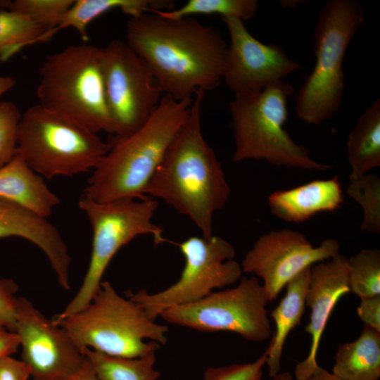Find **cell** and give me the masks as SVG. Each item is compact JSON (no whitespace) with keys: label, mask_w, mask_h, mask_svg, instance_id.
I'll return each instance as SVG.
<instances>
[{"label":"cell","mask_w":380,"mask_h":380,"mask_svg":"<svg viewBox=\"0 0 380 380\" xmlns=\"http://www.w3.org/2000/svg\"><path fill=\"white\" fill-rule=\"evenodd\" d=\"M145 62L163 94L193 99L222 79L227 44L213 27L193 18H169L155 13L131 18L126 42Z\"/></svg>","instance_id":"6da1fadb"},{"label":"cell","mask_w":380,"mask_h":380,"mask_svg":"<svg viewBox=\"0 0 380 380\" xmlns=\"http://www.w3.org/2000/svg\"><path fill=\"white\" fill-rule=\"evenodd\" d=\"M205 91L193 98L189 115L170 145L146 191L189 217L209 239L214 214L227 202L231 189L220 162L204 139L201 108Z\"/></svg>","instance_id":"7a4b0ae2"},{"label":"cell","mask_w":380,"mask_h":380,"mask_svg":"<svg viewBox=\"0 0 380 380\" xmlns=\"http://www.w3.org/2000/svg\"><path fill=\"white\" fill-rule=\"evenodd\" d=\"M192 101L163 94L139 129L109 141L110 148L93 170L83 194L97 202L147 198L146 189L186 121Z\"/></svg>","instance_id":"3957f363"},{"label":"cell","mask_w":380,"mask_h":380,"mask_svg":"<svg viewBox=\"0 0 380 380\" xmlns=\"http://www.w3.org/2000/svg\"><path fill=\"white\" fill-rule=\"evenodd\" d=\"M53 322L76 344L106 355L138 357L167 342L168 328L150 319L130 298L120 296L112 284L102 281L91 302L82 310Z\"/></svg>","instance_id":"277c9868"},{"label":"cell","mask_w":380,"mask_h":380,"mask_svg":"<svg viewBox=\"0 0 380 380\" xmlns=\"http://www.w3.org/2000/svg\"><path fill=\"white\" fill-rule=\"evenodd\" d=\"M364 22L363 8L355 0H330L322 7L313 32L315 66L296 104L303 122L319 125L339 109L346 87L345 54Z\"/></svg>","instance_id":"5b68a950"},{"label":"cell","mask_w":380,"mask_h":380,"mask_svg":"<svg viewBox=\"0 0 380 380\" xmlns=\"http://www.w3.org/2000/svg\"><path fill=\"white\" fill-rule=\"evenodd\" d=\"M37 96L44 109L97 134H113L100 48L70 45L49 55L39 69Z\"/></svg>","instance_id":"8992f818"},{"label":"cell","mask_w":380,"mask_h":380,"mask_svg":"<svg viewBox=\"0 0 380 380\" xmlns=\"http://www.w3.org/2000/svg\"><path fill=\"white\" fill-rule=\"evenodd\" d=\"M293 87L284 80L255 94L234 97L229 103L234 141L233 161L265 160L273 165L310 170H327L331 165L311 158L305 146L284 129L287 102Z\"/></svg>","instance_id":"52a82bcc"},{"label":"cell","mask_w":380,"mask_h":380,"mask_svg":"<svg viewBox=\"0 0 380 380\" xmlns=\"http://www.w3.org/2000/svg\"><path fill=\"white\" fill-rule=\"evenodd\" d=\"M110 146L97 133L39 104L22 114L17 152L42 177L93 171Z\"/></svg>","instance_id":"ba28073f"},{"label":"cell","mask_w":380,"mask_h":380,"mask_svg":"<svg viewBox=\"0 0 380 380\" xmlns=\"http://www.w3.org/2000/svg\"><path fill=\"white\" fill-rule=\"evenodd\" d=\"M78 205L91 227L90 261L77 293L55 318L76 313L91 302L100 289L103 275L114 255L134 238L151 235L156 244L168 241L163 236V228L152 220L158 203L150 197L97 202L82 194Z\"/></svg>","instance_id":"9c48e42d"},{"label":"cell","mask_w":380,"mask_h":380,"mask_svg":"<svg viewBox=\"0 0 380 380\" xmlns=\"http://www.w3.org/2000/svg\"><path fill=\"white\" fill-rule=\"evenodd\" d=\"M177 245L185 259L181 275L174 284L156 293L145 290L128 292L152 320L165 310L200 300L213 292L236 282L241 277V265L233 258L235 250L223 238L191 236Z\"/></svg>","instance_id":"30bf717a"},{"label":"cell","mask_w":380,"mask_h":380,"mask_svg":"<svg viewBox=\"0 0 380 380\" xmlns=\"http://www.w3.org/2000/svg\"><path fill=\"white\" fill-rule=\"evenodd\" d=\"M266 292L255 277H242L234 288L212 292L196 302L163 310L166 322L203 332L229 331L251 341L269 338L272 329Z\"/></svg>","instance_id":"8fae6325"},{"label":"cell","mask_w":380,"mask_h":380,"mask_svg":"<svg viewBox=\"0 0 380 380\" xmlns=\"http://www.w3.org/2000/svg\"><path fill=\"white\" fill-rule=\"evenodd\" d=\"M100 49L113 134L126 137L148 120L163 94L148 65L125 42L114 39Z\"/></svg>","instance_id":"7c38bea8"},{"label":"cell","mask_w":380,"mask_h":380,"mask_svg":"<svg viewBox=\"0 0 380 380\" xmlns=\"http://www.w3.org/2000/svg\"><path fill=\"white\" fill-rule=\"evenodd\" d=\"M340 244L334 239L313 245L301 232L284 228L262 234L245 255L242 272L263 280L269 301L276 299L294 277L313 265L339 254Z\"/></svg>","instance_id":"4fadbf2b"},{"label":"cell","mask_w":380,"mask_h":380,"mask_svg":"<svg viewBox=\"0 0 380 380\" xmlns=\"http://www.w3.org/2000/svg\"><path fill=\"white\" fill-rule=\"evenodd\" d=\"M16 329L22 360L33 380H66L87 358L68 333L23 297L16 298Z\"/></svg>","instance_id":"5bb4252c"},{"label":"cell","mask_w":380,"mask_h":380,"mask_svg":"<svg viewBox=\"0 0 380 380\" xmlns=\"http://www.w3.org/2000/svg\"><path fill=\"white\" fill-rule=\"evenodd\" d=\"M222 19L230 38L222 79L234 97L259 93L300 68V64L289 57L282 47L255 39L241 20Z\"/></svg>","instance_id":"9a60e30c"},{"label":"cell","mask_w":380,"mask_h":380,"mask_svg":"<svg viewBox=\"0 0 380 380\" xmlns=\"http://www.w3.org/2000/svg\"><path fill=\"white\" fill-rule=\"evenodd\" d=\"M348 293L350 289L346 257L338 254L329 261L311 267L305 296V305L311 310L305 331L311 341L308 356L296 365V380H307L319 366L317 355L328 319L337 302Z\"/></svg>","instance_id":"2e32d148"},{"label":"cell","mask_w":380,"mask_h":380,"mask_svg":"<svg viewBox=\"0 0 380 380\" xmlns=\"http://www.w3.org/2000/svg\"><path fill=\"white\" fill-rule=\"evenodd\" d=\"M17 236L39 247L49 259L60 286L70 289L71 258L58 229L47 218L0 198V239Z\"/></svg>","instance_id":"e0dca14e"},{"label":"cell","mask_w":380,"mask_h":380,"mask_svg":"<svg viewBox=\"0 0 380 380\" xmlns=\"http://www.w3.org/2000/svg\"><path fill=\"white\" fill-rule=\"evenodd\" d=\"M272 213L289 222L301 223L322 212L341 207L344 196L338 176L317 179L299 186L276 191L268 196Z\"/></svg>","instance_id":"ac0fdd59"},{"label":"cell","mask_w":380,"mask_h":380,"mask_svg":"<svg viewBox=\"0 0 380 380\" xmlns=\"http://www.w3.org/2000/svg\"><path fill=\"white\" fill-rule=\"evenodd\" d=\"M0 198L19 205L48 218L59 203L58 196L16 151L13 158L0 167Z\"/></svg>","instance_id":"d6986e66"},{"label":"cell","mask_w":380,"mask_h":380,"mask_svg":"<svg viewBox=\"0 0 380 380\" xmlns=\"http://www.w3.org/2000/svg\"><path fill=\"white\" fill-rule=\"evenodd\" d=\"M174 7L172 1L167 0H75L58 25L44 34L39 42L49 41L63 29L72 27L81 39L89 40L88 26L97 17L113 9H120L131 18L138 17L153 11H169Z\"/></svg>","instance_id":"ffe728a7"},{"label":"cell","mask_w":380,"mask_h":380,"mask_svg":"<svg viewBox=\"0 0 380 380\" xmlns=\"http://www.w3.org/2000/svg\"><path fill=\"white\" fill-rule=\"evenodd\" d=\"M310 269L311 267L305 269L287 283L285 296L270 313L275 323V331L267 348L266 365L272 379L280 371L285 341L289 333L300 324L304 314Z\"/></svg>","instance_id":"44dd1931"},{"label":"cell","mask_w":380,"mask_h":380,"mask_svg":"<svg viewBox=\"0 0 380 380\" xmlns=\"http://www.w3.org/2000/svg\"><path fill=\"white\" fill-rule=\"evenodd\" d=\"M332 373L341 380H379L380 331L365 324L355 341L340 343Z\"/></svg>","instance_id":"7402d4cb"},{"label":"cell","mask_w":380,"mask_h":380,"mask_svg":"<svg viewBox=\"0 0 380 380\" xmlns=\"http://www.w3.org/2000/svg\"><path fill=\"white\" fill-rule=\"evenodd\" d=\"M348 160L352 171L349 179H356L380 167V99H376L357 118L348 134Z\"/></svg>","instance_id":"603a6c76"},{"label":"cell","mask_w":380,"mask_h":380,"mask_svg":"<svg viewBox=\"0 0 380 380\" xmlns=\"http://www.w3.org/2000/svg\"><path fill=\"white\" fill-rule=\"evenodd\" d=\"M100 380H157L160 372L153 368L155 352L129 358L82 348Z\"/></svg>","instance_id":"cb8c5ba5"},{"label":"cell","mask_w":380,"mask_h":380,"mask_svg":"<svg viewBox=\"0 0 380 380\" xmlns=\"http://www.w3.org/2000/svg\"><path fill=\"white\" fill-rule=\"evenodd\" d=\"M46 30L29 18L10 11H0V62L21 49L38 43Z\"/></svg>","instance_id":"d4e9b609"},{"label":"cell","mask_w":380,"mask_h":380,"mask_svg":"<svg viewBox=\"0 0 380 380\" xmlns=\"http://www.w3.org/2000/svg\"><path fill=\"white\" fill-rule=\"evenodd\" d=\"M258 8L256 0H189L179 8L151 13L169 18H184L194 14H217L222 18L234 17L246 21L255 15Z\"/></svg>","instance_id":"484cf974"},{"label":"cell","mask_w":380,"mask_h":380,"mask_svg":"<svg viewBox=\"0 0 380 380\" xmlns=\"http://www.w3.org/2000/svg\"><path fill=\"white\" fill-rule=\"evenodd\" d=\"M347 262L350 292L360 298L380 295V251L362 249Z\"/></svg>","instance_id":"4316f807"},{"label":"cell","mask_w":380,"mask_h":380,"mask_svg":"<svg viewBox=\"0 0 380 380\" xmlns=\"http://www.w3.org/2000/svg\"><path fill=\"white\" fill-rule=\"evenodd\" d=\"M346 193L357 201L363 210L362 231L380 233V179L368 172L356 179H350Z\"/></svg>","instance_id":"83f0119b"},{"label":"cell","mask_w":380,"mask_h":380,"mask_svg":"<svg viewBox=\"0 0 380 380\" xmlns=\"http://www.w3.org/2000/svg\"><path fill=\"white\" fill-rule=\"evenodd\" d=\"M75 0H15L9 1L6 10L32 20L42 27L45 33L54 30Z\"/></svg>","instance_id":"f1b7e54d"},{"label":"cell","mask_w":380,"mask_h":380,"mask_svg":"<svg viewBox=\"0 0 380 380\" xmlns=\"http://www.w3.org/2000/svg\"><path fill=\"white\" fill-rule=\"evenodd\" d=\"M21 117L15 103L0 102V167L8 163L16 153Z\"/></svg>","instance_id":"f546056e"},{"label":"cell","mask_w":380,"mask_h":380,"mask_svg":"<svg viewBox=\"0 0 380 380\" xmlns=\"http://www.w3.org/2000/svg\"><path fill=\"white\" fill-rule=\"evenodd\" d=\"M267 350L254 362L234 364L219 367H208L204 372V380H261L262 367L266 365Z\"/></svg>","instance_id":"4dcf8cb0"},{"label":"cell","mask_w":380,"mask_h":380,"mask_svg":"<svg viewBox=\"0 0 380 380\" xmlns=\"http://www.w3.org/2000/svg\"><path fill=\"white\" fill-rule=\"evenodd\" d=\"M18 286L12 279L0 280V328L15 332L16 298Z\"/></svg>","instance_id":"1f68e13d"},{"label":"cell","mask_w":380,"mask_h":380,"mask_svg":"<svg viewBox=\"0 0 380 380\" xmlns=\"http://www.w3.org/2000/svg\"><path fill=\"white\" fill-rule=\"evenodd\" d=\"M357 312L365 324L380 331V295L360 298Z\"/></svg>","instance_id":"d6a6232c"},{"label":"cell","mask_w":380,"mask_h":380,"mask_svg":"<svg viewBox=\"0 0 380 380\" xmlns=\"http://www.w3.org/2000/svg\"><path fill=\"white\" fill-rule=\"evenodd\" d=\"M30 376V368L22 360L11 355L0 357V380H27Z\"/></svg>","instance_id":"836d02e7"},{"label":"cell","mask_w":380,"mask_h":380,"mask_svg":"<svg viewBox=\"0 0 380 380\" xmlns=\"http://www.w3.org/2000/svg\"><path fill=\"white\" fill-rule=\"evenodd\" d=\"M20 347V339L16 333L0 328V357L11 355Z\"/></svg>","instance_id":"e575fe53"},{"label":"cell","mask_w":380,"mask_h":380,"mask_svg":"<svg viewBox=\"0 0 380 380\" xmlns=\"http://www.w3.org/2000/svg\"><path fill=\"white\" fill-rule=\"evenodd\" d=\"M87 358V357H86ZM66 380H100L87 359L84 366Z\"/></svg>","instance_id":"d590c367"},{"label":"cell","mask_w":380,"mask_h":380,"mask_svg":"<svg viewBox=\"0 0 380 380\" xmlns=\"http://www.w3.org/2000/svg\"><path fill=\"white\" fill-rule=\"evenodd\" d=\"M307 380H341L333 373L318 366Z\"/></svg>","instance_id":"8d00e7d4"},{"label":"cell","mask_w":380,"mask_h":380,"mask_svg":"<svg viewBox=\"0 0 380 380\" xmlns=\"http://www.w3.org/2000/svg\"><path fill=\"white\" fill-rule=\"evenodd\" d=\"M15 79L12 76H0V98L15 85Z\"/></svg>","instance_id":"74e56055"},{"label":"cell","mask_w":380,"mask_h":380,"mask_svg":"<svg viewBox=\"0 0 380 380\" xmlns=\"http://www.w3.org/2000/svg\"><path fill=\"white\" fill-rule=\"evenodd\" d=\"M272 380H293L292 375L289 372H279L272 378Z\"/></svg>","instance_id":"f35d334b"},{"label":"cell","mask_w":380,"mask_h":380,"mask_svg":"<svg viewBox=\"0 0 380 380\" xmlns=\"http://www.w3.org/2000/svg\"><path fill=\"white\" fill-rule=\"evenodd\" d=\"M9 1L0 0V8L3 10H6L7 5Z\"/></svg>","instance_id":"ab89813d"}]
</instances>
